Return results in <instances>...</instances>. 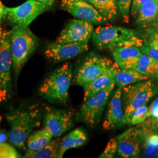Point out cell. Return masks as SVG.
<instances>
[{
  "label": "cell",
  "instance_id": "cell-30",
  "mask_svg": "<svg viewBox=\"0 0 158 158\" xmlns=\"http://www.w3.org/2000/svg\"><path fill=\"white\" fill-rule=\"evenodd\" d=\"M140 49L143 54L151 57L154 60H155L158 62V49L153 48L149 45H148V44L144 40V43L143 45L140 48Z\"/></svg>",
  "mask_w": 158,
  "mask_h": 158
},
{
  "label": "cell",
  "instance_id": "cell-34",
  "mask_svg": "<svg viewBox=\"0 0 158 158\" xmlns=\"http://www.w3.org/2000/svg\"><path fill=\"white\" fill-rule=\"evenodd\" d=\"M157 108H158V97L156 99H155V100L153 101L149 107H148V114Z\"/></svg>",
  "mask_w": 158,
  "mask_h": 158
},
{
  "label": "cell",
  "instance_id": "cell-36",
  "mask_svg": "<svg viewBox=\"0 0 158 158\" xmlns=\"http://www.w3.org/2000/svg\"><path fill=\"white\" fill-rule=\"evenodd\" d=\"M36 1L42 3L43 4L46 6L48 8H49L53 5L55 0H36Z\"/></svg>",
  "mask_w": 158,
  "mask_h": 158
},
{
  "label": "cell",
  "instance_id": "cell-17",
  "mask_svg": "<svg viewBox=\"0 0 158 158\" xmlns=\"http://www.w3.org/2000/svg\"><path fill=\"white\" fill-rule=\"evenodd\" d=\"M113 66L115 73V83L118 87L123 89L127 85L152 79L134 69L122 68L117 63H114Z\"/></svg>",
  "mask_w": 158,
  "mask_h": 158
},
{
  "label": "cell",
  "instance_id": "cell-21",
  "mask_svg": "<svg viewBox=\"0 0 158 158\" xmlns=\"http://www.w3.org/2000/svg\"><path fill=\"white\" fill-rule=\"evenodd\" d=\"M158 17V1L148 2L139 9L136 16L135 24L142 27L153 21Z\"/></svg>",
  "mask_w": 158,
  "mask_h": 158
},
{
  "label": "cell",
  "instance_id": "cell-26",
  "mask_svg": "<svg viewBox=\"0 0 158 158\" xmlns=\"http://www.w3.org/2000/svg\"><path fill=\"white\" fill-rule=\"evenodd\" d=\"M148 118V107L144 105L137 108L132 114L130 120V125L140 124Z\"/></svg>",
  "mask_w": 158,
  "mask_h": 158
},
{
  "label": "cell",
  "instance_id": "cell-19",
  "mask_svg": "<svg viewBox=\"0 0 158 158\" xmlns=\"http://www.w3.org/2000/svg\"><path fill=\"white\" fill-rule=\"evenodd\" d=\"M113 82H115V73L113 64L106 72L83 87L84 101L104 89Z\"/></svg>",
  "mask_w": 158,
  "mask_h": 158
},
{
  "label": "cell",
  "instance_id": "cell-16",
  "mask_svg": "<svg viewBox=\"0 0 158 158\" xmlns=\"http://www.w3.org/2000/svg\"><path fill=\"white\" fill-rule=\"evenodd\" d=\"M123 89L118 87L108 104L107 110L102 124L104 130L108 131L124 125V110L122 100Z\"/></svg>",
  "mask_w": 158,
  "mask_h": 158
},
{
  "label": "cell",
  "instance_id": "cell-31",
  "mask_svg": "<svg viewBox=\"0 0 158 158\" xmlns=\"http://www.w3.org/2000/svg\"><path fill=\"white\" fill-rule=\"evenodd\" d=\"M155 0H132L131 4V14L132 15L136 17L139 9L142 6L147 4L148 2H152Z\"/></svg>",
  "mask_w": 158,
  "mask_h": 158
},
{
  "label": "cell",
  "instance_id": "cell-42",
  "mask_svg": "<svg viewBox=\"0 0 158 158\" xmlns=\"http://www.w3.org/2000/svg\"><path fill=\"white\" fill-rule=\"evenodd\" d=\"M115 1H117V0H115Z\"/></svg>",
  "mask_w": 158,
  "mask_h": 158
},
{
  "label": "cell",
  "instance_id": "cell-33",
  "mask_svg": "<svg viewBox=\"0 0 158 158\" xmlns=\"http://www.w3.org/2000/svg\"><path fill=\"white\" fill-rule=\"evenodd\" d=\"M147 39L145 40L148 45L158 49V32L146 35Z\"/></svg>",
  "mask_w": 158,
  "mask_h": 158
},
{
  "label": "cell",
  "instance_id": "cell-22",
  "mask_svg": "<svg viewBox=\"0 0 158 158\" xmlns=\"http://www.w3.org/2000/svg\"><path fill=\"white\" fill-rule=\"evenodd\" d=\"M60 139H52L46 146L38 151L28 149L23 158H58L60 145Z\"/></svg>",
  "mask_w": 158,
  "mask_h": 158
},
{
  "label": "cell",
  "instance_id": "cell-12",
  "mask_svg": "<svg viewBox=\"0 0 158 158\" xmlns=\"http://www.w3.org/2000/svg\"><path fill=\"white\" fill-rule=\"evenodd\" d=\"M94 32L92 23L81 19L72 20L55 41L57 43H88Z\"/></svg>",
  "mask_w": 158,
  "mask_h": 158
},
{
  "label": "cell",
  "instance_id": "cell-24",
  "mask_svg": "<svg viewBox=\"0 0 158 158\" xmlns=\"http://www.w3.org/2000/svg\"><path fill=\"white\" fill-rule=\"evenodd\" d=\"M53 137L51 132L45 128L35 131L28 138V148L32 151L40 150L51 141Z\"/></svg>",
  "mask_w": 158,
  "mask_h": 158
},
{
  "label": "cell",
  "instance_id": "cell-9",
  "mask_svg": "<svg viewBox=\"0 0 158 158\" xmlns=\"http://www.w3.org/2000/svg\"><path fill=\"white\" fill-rule=\"evenodd\" d=\"M113 62L98 55L88 57L81 64L74 76L73 83L84 87L110 68Z\"/></svg>",
  "mask_w": 158,
  "mask_h": 158
},
{
  "label": "cell",
  "instance_id": "cell-20",
  "mask_svg": "<svg viewBox=\"0 0 158 158\" xmlns=\"http://www.w3.org/2000/svg\"><path fill=\"white\" fill-rule=\"evenodd\" d=\"M88 136L84 129L76 128L65 136L60 142L58 158H62L66 151L70 149L83 146L87 141Z\"/></svg>",
  "mask_w": 158,
  "mask_h": 158
},
{
  "label": "cell",
  "instance_id": "cell-37",
  "mask_svg": "<svg viewBox=\"0 0 158 158\" xmlns=\"http://www.w3.org/2000/svg\"><path fill=\"white\" fill-rule=\"evenodd\" d=\"M150 118L152 120L153 123H154V124L158 128V118L156 119L151 118Z\"/></svg>",
  "mask_w": 158,
  "mask_h": 158
},
{
  "label": "cell",
  "instance_id": "cell-29",
  "mask_svg": "<svg viewBox=\"0 0 158 158\" xmlns=\"http://www.w3.org/2000/svg\"><path fill=\"white\" fill-rule=\"evenodd\" d=\"M132 0H118L119 11L125 23L129 22L131 6Z\"/></svg>",
  "mask_w": 158,
  "mask_h": 158
},
{
  "label": "cell",
  "instance_id": "cell-14",
  "mask_svg": "<svg viewBox=\"0 0 158 158\" xmlns=\"http://www.w3.org/2000/svg\"><path fill=\"white\" fill-rule=\"evenodd\" d=\"M118 142L117 153L121 158L141 157V139L139 130L131 128L116 138Z\"/></svg>",
  "mask_w": 158,
  "mask_h": 158
},
{
  "label": "cell",
  "instance_id": "cell-25",
  "mask_svg": "<svg viewBox=\"0 0 158 158\" xmlns=\"http://www.w3.org/2000/svg\"><path fill=\"white\" fill-rule=\"evenodd\" d=\"M107 20H112L117 14L115 0H87Z\"/></svg>",
  "mask_w": 158,
  "mask_h": 158
},
{
  "label": "cell",
  "instance_id": "cell-7",
  "mask_svg": "<svg viewBox=\"0 0 158 158\" xmlns=\"http://www.w3.org/2000/svg\"><path fill=\"white\" fill-rule=\"evenodd\" d=\"M115 85V83L113 82L104 89L85 100L78 113L79 118L88 127L92 128L95 127L101 119L102 112Z\"/></svg>",
  "mask_w": 158,
  "mask_h": 158
},
{
  "label": "cell",
  "instance_id": "cell-23",
  "mask_svg": "<svg viewBox=\"0 0 158 158\" xmlns=\"http://www.w3.org/2000/svg\"><path fill=\"white\" fill-rule=\"evenodd\" d=\"M133 69L152 79L158 77V62L147 55L142 53Z\"/></svg>",
  "mask_w": 158,
  "mask_h": 158
},
{
  "label": "cell",
  "instance_id": "cell-11",
  "mask_svg": "<svg viewBox=\"0 0 158 158\" xmlns=\"http://www.w3.org/2000/svg\"><path fill=\"white\" fill-rule=\"evenodd\" d=\"M88 49V43H57L54 42L48 45L44 53L50 62L56 63L73 59Z\"/></svg>",
  "mask_w": 158,
  "mask_h": 158
},
{
  "label": "cell",
  "instance_id": "cell-4",
  "mask_svg": "<svg viewBox=\"0 0 158 158\" xmlns=\"http://www.w3.org/2000/svg\"><path fill=\"white\" fill-rule=\"evenodd\" d=\"M12 69L18 78L29 58L39 46L38 38L27 28H14L10 31Z\"/></svg>",
  "mask_w": 158,
  "mask_h": 158
},
{
  "label": "cell",
  "instance_id": "cell-18",
  "mask_svg": "<svg viewBox=\"0 0 158 158\" xmlns=\"http://www.w3.org/2000/svg\"><path fill=\"white\" fill-rule=\"evenodd\" d=\"M115 62L119 66L133 69L142 55L139 48L136 46H124L111 51Z\"/></svg>",
  "mask_w": 158,
  "mask_h": 158
},
{
  "label": "cell",
  "instance_id": "cell-39",
  "mask_svg": "<svg viewBox=\"0 0 158 158\" xmlns=\"http://www.w3.org/2000/svg\"><path fill=\"white\" fill-rule=\"evenodd\" d=\"M1 119H2V117H1V116L0 115V125H1ZM0 132H1V129H0Z\"/></svg>",
  "mask_w": 158,
  "mask_h": 158
},
{
  "label": "cell",
  "instance_id": "cell-5",
  "mask_svg": "<svg viewBox=\"0 0 158 158\" xmlns=\"http://www.w3.org/2000/svg\"><path fill=\"white\" fill-rule=\"evenodd\" d=\"M156 94V83L149 79L123 88L122 100L124 110V125L129 124L132 114L146 105Z\"/></svg>",
  "mask_w": 158,
  "mask_h": 158
},
{
  "label": "cell",
  "instance_id": "cell-10",
  "mask_svg": "<svg viewBox=\"0 0 158 158\" xmlns=\"http://www.w3.org/2000/svg\"><path fill=\"white\" fill-rule=\"evenodd\" d=\"M73 111L46 107L44 116V128L53 137H59L71 129L73 125Z\"/></svg>",
  "mask_w": 158,
  "mask_h": 158
},
{
  "label": "cell",
  "instance_id": "cell-38",
  "mask_svg": "<svg viewBox=\"0 0 158 158\" xmlns=\"http://www.w3.org/2000/svg\"><path fill=\"white\" fill-rule=\"evenodd\" d=\"M156 79H158V81L156 83V94L158 96V77H157Z\"/></svg>",
  "mask_w": 158,
  "mask_h": 158
},
{
  "label": "cell",
  "instance_id": "cell-41",
  "mask_svg": "<svg viewBox=\"0 0 158 158\" xmlns=\"http://www.w3.org/2000/svg\"><path fill=\"white\" fill-rule=\"evenodd\" d=\"M157 1H158V0H157Z\"/></svg>",
  "mask_w": 158,
  "mask_h": 158
},
{
  "label": "cell",
  "instance_id": "cell-35",
  "mask_svg": "<svg viewBox=\"0 0 158 158\" xmlns=\"http://www.w3.org/2000/svg\"><path fill=\"white\" fill-rule=\"evenodd\" d=\"M6 7L4 6L0 1V20H2L3 18L6 17Z\"/></svg>",
  "mask_w": 158,
  "mask_h": 158
},
{
  "label": "cell",
  "instance_id": "cell-2",
  "mask_svg": "<svg viewBox=\"0 0 158 158\" xmlns=\"http://www.w3.org/2000/svg\"><path fill=\"white\" fill-rule=\"evenodd\" d=\"M94 44L100 50L113 51L124 46L141 48L144 40L135 30L120 27H99L92 35Z\"/></svg>",
  "mask_w": 158,
  "mask_h": 158
},
{
  "label": "cell",
  "instance_id": "cell-1",
  "mask_svg": "<svg viewBox=\"0 0 158 158\" xmlns=\"http://www.w3.org/2000/svg\"><path fill=\"white\" fill-rule=\"evenodd\" d=\"M42 110L38 104H22L13 108L6 114L10 125L8 138L10 142L19 149H25V143L35 128L40 127Z\"/></svg>",
  "mask_w": 158,
  "mask_h": 158
},
{
  "label": "cell",
  "instance_id": "cell-15",
  "mask_svg": "<svg viewBox=\"0 0 158 158\" xmlns=\"http://www.w3.org/2000/svg\"><path fill=\"white\" fill-rule=\"evenodd\" d=\"M141 139V151L144 157H158V128L150 118L136 127Z\"/></svg>",
  "mask_w": 158,
  "mask_h": 158
},
{
  "label": "cell",
  "instance_id": "cell-40",
  "mask_svg": "<svg viewBox=\"0 0 158 158\" xmlns=\"http://www.w3.org/2000/svg\"><path fill=\"white\" fill-rule=\"evenodd\" d=\"M1 20H0V23H1Z\"/></svg>",
  "mask_w": 158,
  "mask_h": 158
},
{
  "label": "cell",
  "instance_id": "cell-8",
  "mask_svg": "<svg viewBox=\"0 0 158 158\" xmlns=\"http://www.w3.org/2000/svg\"><path fill=\"white\" fill-rule=\"evenodd\" d=\"M48 8L36 0H28L17 7L7 8L6 16L14 28H27Z\"/></svg>",
  "mask_w": 158,
  "mask_h": 158
},
{
  "label": "cell",
  "instance_id": "cell-6",
  "mask_svg": "<svg viewBox=\"0 0 158 158\" xmlns=\"http://www.w3.org/2000/svg\"><path fill=\"white\" fill-rule=\"evenodd\" d=\"M12 68L10 31L0 29V102H6L12 96Z\"/></svg>",
  "mask_w": 158,
  "mask_h": 158
},
{
  "label": "cell",
  "instance_id": "cell-28",
  "mask_svg": "<svg viewBox=\"0 0 158 158\" xmlns=\"http://www.w3.org/2000/svg\"><path fill=\"white\" fill-rule=\"evenodd\" d=\"M118 142L115 138L111 139L108 142L107 147L102 154L99 156L100 158H112L117 152Z\"/></svg>",
  "mask_w": 158,
  "mask_h": 158
},
{
  "label": "cell",
  "instance_id": "cell-3",
  "mask_svg": "<svg viewBox=\"0 0 158 158\" xmlns=\"http://www.w3.org/2000/svg\"><path fill=\"white\" fill-rule=\"evenodd\" d=\"M73 76V66L65 63L49 74L40 85L38 93L50 102L66 104Z\"/></svg>",
  "mask_w": 158,
  "mask_h": 158
},
{
  "label": "cell",
  "instance_id": "cell-27",
  "mask_svg": "<svg viewBox=\"0 0 158 158\" xmlns=\"http://www.w3.org/2000/svg\"><path fill=\"white\" fill-rule=\"evenodd\" d=\"M17 150L6 142H0V158H23Z\"/></svg>",
  "mask_w": 158,
  "mask_h": 158
},
{
  "label": "cell",
  "instance_id": "cell-32",
  "mask_svg": "<svg viewBox=\"0 0 158 158\" xmlns=\"http://www.w3.org/2000/svg\"><path fill=\"white\" fill-rule=\"evenodd\" d=\"M141 28L144 30L146 35L158 32V17L152 22L142 27Z\"/></svg>",
  "mask_w": 158,
  "mask_h": 158
},
{
  "label": "cell",
  "instance_id": "cell-13",
  "mask_svg": "<svg viewBox=\"0 0 158 158\" xmlns=\"http://www.w3.org/2000/svg\"><path fill=\"white\" fill-rule=\"evenodd\" d=\"M60 5L63 10L80 19L97 24L107 21L87 0H61Z\"/></svg>",
  "mask_w": 158,
  "mask_h": 158
}]
</instances>
